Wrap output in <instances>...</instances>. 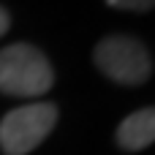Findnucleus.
Returning <instances> with one entry per match:
<instances>
[{
    "mask_svg": "<svg viewBox=\"0 0 155 155\" xmlns=\"http://www.w3.org/2000/svg\"><path fill=\"white\" fill-rule=\"evenodd\" d=\"M54 71L46 54L33 44H11L0 49V93L14 98H33L49 93Z\"/></svg>",
    "mask_w": 155,
    "mask_h": 155,
    "instance_id": "obj_1",
    "label": "nucleus"
},
{
    "mask_svg": "<svg viewBox=\"0 0 155 155\" xmlns=\"http://www.w3.org/2000/svg\"><path fill=\"white\" fill-rule=\"evenodd\" d=\"M93 60L98 65V71L125 87H136L144 84L153 74V57L150 49L134 38V35H106L95 44Z\"/></svg>",
    "mask_w": 155,
    "mask_h": 155,
    "instance_id": "obj_2",
    "label": "nucleus"
},
{
    "mask_svg": "<svg viewBox=\"0 0 155 155\" xmlns=\"http://www.w3.org/2000/svg\"><path fill=\"white\" fill-rule=\"evenodd\" d=\"M57 125V106L52 101H35L11 109L0 120V150L3 155L33 153Z\"/></svg>",
    "mask_w": 155,
    "mask_h": 155,
    "instance_id": "obj_3",
    "label": "nucleus"
},
{
    "mask_svg": "<svg viewBox=\"0 0 155 155\" xmlns=\"http://www.w3.org/2000/svg\"><path fill=\"white\" fill-rule=\"evenodd\" d=\"M117 147L125 153H139L155 142V106H144L139 112H131L117 125Z\"/></svg>",
    "mask_w": 155,
    "mask_h": 155,
    "instance_id": "obj_4",
    "label": "nucleus"
},
{
    "mask_svg": "<svg viewBox=\"0 0 155 155\" xmlns=\"http://www.w3.org/2000/svg\"><path fill=\"white\" fill-rule=\"evenodd\" d=\"M112 8H120V11H150L155 8V0H106Z\"/></svg>",
    "mask_w": 155,
    "mask_h": 155,
    "instance_id": "obj_5",
    "label": "nucleus"
},
{
    "mask_svg": "<svg viewBox=\"0 0 155 155\" xmlns=\"http://www.w3.org/2000/svg\"><path fill=\"white\" fill-rule=\"evenodd\" d=\"M8 27H11V16H8V11L0 5V35H5V33H8Z\"/></svg>",
    "mask_w": 155,
    "mask_h": 155,
    "instance_id": "obj_6",
    "label": "nucleus"
}]
</instances>
